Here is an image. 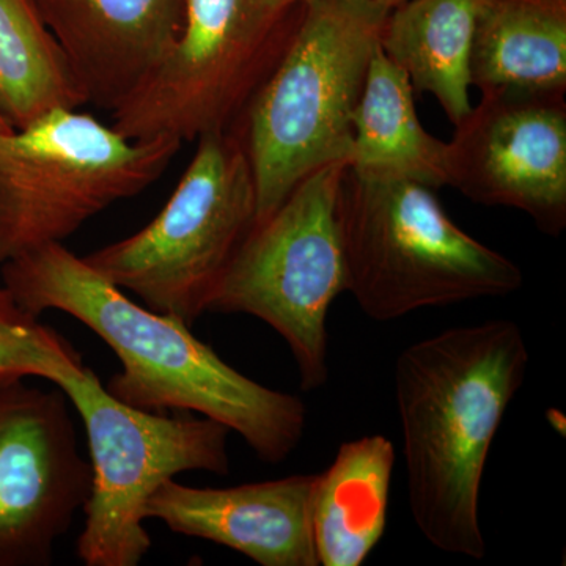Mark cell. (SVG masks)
Returning <instances> with one entry per match:
<instances>
[{"instance_id":"obj_13","label":"cell","mask_w":566,"mask_h":566,"mask_svg":"<svg viewBox=\"0 0 566 566\" xmlns=\"http://www.w3.org/2000/svg\"><path fill=\"white\" fill-rule=\"evenodd\" d=\"M87 104L114 111L180 35L185 0H35Z\"/></svg>"},{"instance_id":"obj_17","label":"cell","mask_w":566,"mask_h":566,"mask_svg":"<svg viewBox=\"0 0 566 566\" xmlns=\"http://www.w3.org/2000/svg\"><path fill=\"white\" fill-rule=\"evenodd\" d=\"M482 0H408L390 10L379 46L408 74L415 93H430L453 125L471 111L469 52Z\"/></svg>"},{"instance_id":"obj_6","label":"cell","mask_w":566,"mask_h":566,"mask_svg":"<svg viewBox=\"0 0 566 566\" xmlns=\"http://www.w3.org/2000/svg\"><path fill=\"white\" fill-rule=\"evenodd\" d=\"M197 142L169 202L139 232L82 256L145 307L191 326L207 314L256 216L255 182L240 136Z\"/></svg>"},{"instance_id":"obj_16","label":"cell","mask_w":566,"mask_h":566,"mask_svg":"<svg viewBox=\"0 0 566 566\" xmlns=\"http://www.w3.org/2000/svg\"><path fill=\"white\" fill-rule=\"evenodd\" d=\"M349 169L370 177H397L427 188L449 186V144L431 136L417 117L408 74L375 51L354 114Z\"/></svg>"},{"instance_id":"obj_14","label":"cell","mask_w":566,"mask_h":566,"mask_svg":"<svg viewBox=\"0 0 566 566\" xmlns=\"http://www.w3.org/2000/svg\"><path fill=\"white\" fill-rule=\"evenodd\" d=\"M395 468L392 441L382 434L345 442L316 474L312 539L318 566H360L386 532Z\"/></svg>"},{"instance_id":"obj_15","label":"cell","mask_w":566,"mask_h":566,"mask_svg":"<svg viewBox=\"0 0 566 566\" xmlns=\"http://www.w3.org/2000/svg\"><path fill=\"white\" fill-rule=\"evenodd\" d=\"M469 84L566 93V0H482Z\"/></svg>"},{"instance_id":"obj_8","label":"cell","mask_w":566,"mask_h":566,"mask_svg":"<svg viewBox=\"0 0 566 566\" xmlns=\"http://www.w3.org/2000/svg\"><path fill=\"white\" fill-rule=\"evenodd\" d=\"M84 422L92 488L76 553L85 566H136L151 549L145 505L185 472L229 475V428L192 412L144 411L107 392L92 368L54 382Z\"/></svg>"},{"instance_id":"obj_4","label":"cell","mask_w":566,"mask_h":566,"mask_svg":"<svg viewBox=\"0 0 566 566\" xmlns=\"http://www.w3.org/2000/svg\"><path fill=\"white\" fill-rule=\"evenodd\" d=\"M433 191L346 169L337 202L346 292L375 322L523 286L521 268L461 230Z\"/></svg>"},{"instance_id":"obj_2","label":"cell","mask_w":566,"mask_h":566,"mask_svg":"<svg viewBox=\"0 0 566 566\" xmlns=\"http://www.w3.org/2000/svg\"><path fill=\"white\" fill-rule=\"evenodd\" d=\"M531 354L512 319L450 327L406 346L394 368L412 520L442 553L482 560L480 490Z\"/></svg>"},{"instance_id":"obj_18","label":"cell","mask_w":566,"mask_h":566,"mask_svg":"<svg viewBox=\"0 0 566 566\" xmlns=\"http://www.w3.org/2000/svg\"><path fill=\"white\" fill-rule=\"evenodd\" d=\"M87 104L35 0H0V115L13 129Z\"/></svg>"},{"instance_id":"obj_5","label":"cell","mask_w":566,"mask_h":566,"mask_svg":"<svg viewBox=\"0 0 566 566\" xmlns=\"http://www.w3.org/2000/svg\"><path fill=\"white\" fill-rule=\"evenodd\" d=\"M181 142L129 140L80 109L0 132V264L63 243L169 169Z\"/></svg>"},{"instance_id":"obj_12","label":"cell","mask_w":566,"mask_h":566,"mask_svg":"<svg viewBox=\"0 0 566 566\" xmlns=\"http://www.w3.org/2000/svg\"><path fill=\"white\" fill-rule=\"evenodd\" d=\"M316 474L232 488L167 480L145 505L147 520L175 534L229 547L262 566H318L312 539Z\"/></svg>"},{"instance_id":"obj_3","label":"cell","mask_w":566,"mask_h":566,"mask_svg":"<svg viewBox=\"0 0 566 566\" xmlns=\"http://www.w3.org/2000/svg\"><path fill=\"white\" fill-rule=\"evenodd\" d=\"M387 14L368 0L304 3L289 50L232 128L251 164L255 222L314 170L349 164L354 114Z\"/></svg>"},{"instance_id":"obj_1","label":"cell","mask_w":566,"mask_h":566,"mask_svg":"<svg viewBox=\"0 0 566 566\" xmlns=\"http://www.w3.org/2000/svg\"><path fill=\"white\" fill-rule=\"evenodd\" d=\"M2 283L33 315L59 311L85 324L120 359L106 390L144 411L196 412L240 434L264 463L303 441L307 406L230 367L169 314L134 303L63 243L2 264Z\"/></svg>"},{"instance_id":"obj_7","label":"cell","mask_w":566,"mask_h":566,"mask_svg":"<svg viewBox=\"0 0 566 566\" xmlns=\"http://www.w3.org/2000/svg\"><path fill=\"white\" fill-rule=\"evenodd\" d=\"M304 3L185 0L180 35L112 111V128L129 140L181 144L229 132L289 50Z\"/></svg>"},{"instance_id":"obj_20","label":"cell","mask_w":566,"mask_h":566,"mask_svg":"<svg viewBox=\"0 0 566 566\" xmlns=\"http://www.w3.org/2000/svg\"><path fill=\"white\" fill-rule=\"evenodd\" d=\"M368 2L376 3V6L390 11L397 9V7L403 6L408 0H368Z\"/></svg>"},{"instance_id":"obj_10","label":"cell","mask_w":566,"mask_h":566,"mask_svg":"<svg viewBox=\"0 0 566 566\" xmlns=\"http://www.w3.org/2000/svg\"><path fill=\"white\" fill-rule=\"evenodd\" d=\"M0 376V566H48L92 488L69 397Z\"/></svg>"},{"instance_id":"obj_22","label":"cell","mask_w":566,"mask_h":566,"mask_svg":"<svg viewBox=\"0 0 566 566\" xmlns=\"http://www.w3.org/2000/svg\"><path fill=\"white\" fill-rule=\"evenodd\" d=\"M281 6H296V3L308 2V0H277Z\"/></svg>"},{"instance_id":"obj_9","label":"cell","mask_w":566,"mask_h":566,"mask_svg":"<svg viewBox=\"0 0 566 566\" xmlns=\"http://www.w3.org/2000/svg\"><path fill=\"white\" fill-rule=\"evenodd\" d=\"M346 169L348 163L319 167L253 223L208 307L273 327L293 354L304 390L329 378L327 314L348 290L337 218Z\"/></svg>"},{"instance_id":"obj_11","label":"cell","mask_w":566,"mask_h":566,"mask_svg":"<svg viewBox=\"0 0 566 566\" xmlns=\"http://www.w3.org/2000/svg\"><path fill=\"white\" fill-rule=\"evenodd\" d=\"M449 186L472 202L526 212L536 229H566V93L495 88L458 123Z\"/></svg>"},{"instance_id":"obj_21","label":"cell","mask_w":566,"mask_h":566,"mask_svg":"<svg viewBox=\"0 0 566 566\" xmlns=\"http://www.w3.org/2000/svg\"><path fill=\"white\" fill-rule=\"evenodd\" d=\"M11 126L9 125V122L6 120V118L2 117V115H0V132L2 133H7V132H11Z\"/></svg>"},{"instance_id":"obj_19","label":"cell","mask_w":566,"mask_h":566,"mask_svg":"<svg viewBox=\"0 0 566 566\" xmlns=\"http://www.w3.org/2000/svg\"><path fill=\"white\" fill-rule=\"evenodd\" d=\"M81 354L57 331L25 311L0 285V376L46 379L51 385L84 370Z\"/></svg>"}]
</instances>
